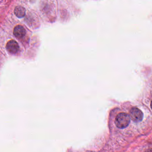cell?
Listing matches in <instances>:
<instances>
[{
  "label": "cell",
  "mask_w": 152,
  "mask_h": 152,
  "mask_svg": "<svg viewBox=\"0 0 152 152\" xmlns=\"http://www.w3.org/2000/svg\"><path fill=\"white\" fill-rule=\"evenodd\" d=\"M131 118L126 113H120L118 114L115 118V122L116 126L118 128H125L129 125Z\"/></svg>",
  "instance_id": "cell-1"
},
{
  "label": "cell",
  "mask_w": 152,
  "mask_h": 152,
  "mask_svg": "<svg viewBox=\"0 0 152 152\" xmlns=\"http://www.w3.org/2000/svg\"><path fill=\"white\" fill-rule=\"evenodd\" d=\"M129 116L132 121L135 122H139L143 118V113L142 111L137 107H132L129 112Z\"/></svg>",
  "instance_id": "cell-2"
},
{
  "label": "cell",
  "mask_w": 152,
  "mask_h": 152,
  "mask_svg": "<svg viewBox=\"0 0 152 152\" xmlns=\"http://www.w3.org/2000/svg\"><path fill=\"white\" fill-rule=\"evenodd\" d=\"M6 49L9 53L14 54L17 53L19 50V46L16 41L11 40L7 42L6 45Z\"/></svg>",
  "instance_id": "cell-3"
},
{
  "label": "cell",
  "mask_w": 152,
  "mask_h": 152,
  "mask_svg": "<svg viewBox=\"0 0 152 152\" xmlns=\"http://www.w3.org/2000/svg\"><path fill=\"white\" fill-rule=\"evenodd\" d=\"M13 33L17 38H22L26 34V30L22 26L18 25L14 27Z\"/></svg>",
  "instance_id": "cell-4"
},
{
  "label": "cell",
  "mask_w": 152,
  "mask_h": 152,
  "mask_svg": "<svg viewBox=\"0 0 152 152\" xmlns=\"http://www.w3.org/2000/svg\"><path fill=\"white\" fill-rule=\"evenodd\" d=\"M14 14L18 18H22L25 15L26 10L21 6H17L14 9Z\"/></svg>",
  "instance_id": "cell-5"
},
{
  "label": "cell",
  "mask_w": 152,
  "mask_h": 152,
  "mask_svg": "<svg viewBox=\"0 0 152 152\" xmlns=\"http://www.w3.org/2000/svg\"><path fill=\"white\" fill-rule=\"evenodd\" d=\"M150 106H151V108L152 109V101L151 102V104H150Z\"/></svg>",
  "instance_id": "cell-6"
}]
</instances>
